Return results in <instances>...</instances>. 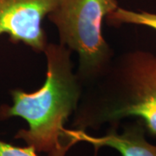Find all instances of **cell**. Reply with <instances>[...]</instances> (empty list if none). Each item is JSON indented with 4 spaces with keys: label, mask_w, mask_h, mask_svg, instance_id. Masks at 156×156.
Listing matches in <instances>:
<instances>
[{
    "label": "cell",
    "mask_w": 156,
    "mask_h": 156,
    "mask_svg": "<svg viewBox=\"0 0 156 156\" xmlns=\"http://www.w3.org/2000/svg\"><path fill=\"white\" fill-rule=\"evenodd\" d=\"M106 20L112 25L135 24L156 30V13L148 11H135L118 7L107 16Z\"/></svg>",
    "instance_id": "8992f818"
},
{
    "label": "cell",
    "mask_w": 156,
    "mask_h": 156,
    "mask_svg": "<svg viewBox=\"0 0 156 156\" xmlns=\"http://www.w3.org/2000/svg\"><path fill=\"white\" fill-rule=\"evenodd\" d=\"M32 147H18L0 139V156H38Z\"/></svg>",
    "instance_id": "52a82bcc"
},
{
    "label": "cell",
    "mask_w": 156,
    "mask_h": 156,
    "mask_svg": "<svg viewBox=\"0 0 156 156\" xmlns=\"http://www.w3.org/2000/svg\"><path fill=\"white\" fill-rule=\"evenodd\" d=\"M118 7L116 0H57L47 16L57 30L59 44L77 54L76 73L83 86L95 82L115 56L102 23Z\"/></svg>",
    "instance_id": "3957f363"
},
{
    "label": "cell",
    "mask_w": 156,
    "mask_h": 156,
    "mask_svg": "<svg viewBox=\"0 0 156 156\" xmlns=\"http://www.w3.org/2000/svg\"><path fill=\"white\" fill-rule=\"evenodd\" d=\"M57 0H0V36L7 34L12 43H23L36 52L48 45L42 22Z\"/></svg>",
    "instance_id": "277c9868"
},
{
    "label": "cell",
    "mask_w": 156,
    "mask_h": 156,
    "mask_svg": "<svg viewBox=\"0 0 156 156\" xmlns=\"http://www.w3.org/2000/svg\"><path fill=\"white\" fill-rule=\"evenodd\" d=\"M71 52L61 44H48L43 86L31 93L13 89L12 104L0 107L1 121L21 117L28 122V128L19 129L14 138L47 156H66L74 146L64 125L77 108L83 85L73 70Z\"/></svg>",
    "instance_id": "6da1fadb"
},
{
    "label": "cell",
    "mask_w": 156,
    "mask_h": 156,
    "mask_svg": "<svg viewBox=\"0 0 156 156\" xmlns=\"http://www.w3.org/2000/svg\"><path fill=\"white\" fill-rule=\"evenodd\" d=\"M146 131L140 121L128 124L122 132H118L116 126H113L102 136H93L80 129H66L68 137L74 145L86 142L95 148L108 147L118 151L122 156H156V145L147 140Z\"/></svg>",
    "instance_id": "5b68a950"
},
{
    "label": "cell",
    "mask_w": 156,
    "mask_h": 156,
    "mask_svg": "<svg viewBox=\"0 0 156 156\" xmlns=\"http://www.w3.org/2000/svg\"><path fill=\"white\" fill-rule=\"evenodd\" d=\"M128 117L138 118L156 136V55L147 50L114 56L106 70L83 93L72 125L86 131L104 124L116 126Z\"/></svg>",
    "instance_id": "7a4b0ae2"
}]
</instances>
